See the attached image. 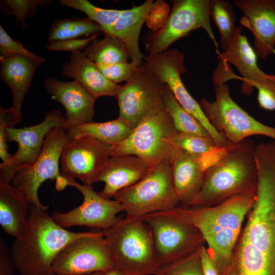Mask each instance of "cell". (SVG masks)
<instances>
[{"label": "cell", "mask_w": 275, "mask_h": 275, "mask_svg": "<svg viewBox=\"0 0 275 275\" xmlns=\"http://www.w3.org/2000/svg\"><path fill=\"white\" fill-rule=\"evenodd\" d=\"M103 33L100 26L89 18L58 19L51 26L47 41L50 43L56 41L78 39Z\"/></svg>", "instance_id": "obj_29"}, {"label": "cell", "mask_w": 275, "mask_h": 275, "mask_svg": "<svg viewBox=\"0 0 275 275\" xmlns=\"http://www.w3.org/2000/svg\"><path fill=\"white\" fill-rule=\"evenodd\" d=\"M6 128H9L7 125L0 121V157L2 160V163L8 162L12 156L8 150Z\"/></svg>", "instance_id": "obj_43"}, {"label": "cell", "mask_w": 275, "mask_h": 275, "mask_svg": "<svg viewBox=\"0 0 275 275\" xmlns=\"http://www.w3.org/2000/svg\"><path fill=\"white\" fill-rule=\"evenodd\" d=\"M141 218L152 231L161 267L189 256L205 243L199 231L184 215L180 206Z\"/></svg>", "instance_id": "obj_6"}, {"label": "cell", "mask_w": 275, "mask_h": 275, "mask_svg": "<svg viewBox=\"0 0 275 275\" xmlns=\"http://www.w3.org/2000/svg\"><path fill=\"white\" fill-rule=\"evenodd\" d=\"M177 132L164 110L140 123L121 143L110 146V155L136 156L153 167L171 158L174 148L166 140Z\"/></svg>", "instance_id": "obj_11"}, {"label": "cell", "mask_w": 275, "mask_h": 275, "mask_svg": "<svg viewBox=\"0 0 275 275\" xmlns=\"http://www.w3.org/2000/svg\"><path fill=\"white\" fill-rule=\"evenodd\" d=\"M30 203L11 183H0V225L6 233L18 239L28 225Z\"/></svg>", "instance_id": "obj_26"}, {"label": "cell", "mask_w": 275, "mask_h": 275, "mask_svg": "<svg viewBox=\"0 0 275 275\" xmlns=\"http://www.w3.org/2000/svg\"><path fill=\"white\" fill-rule=\"evenodd\" d=\"M170 158L152 167L142 179L115 195L114 200L122 204L126 216L141 218L180 206L174 186Z\"/></svg>", "instance_id": "obj_7"}, {"label": "cell", "mask_w": 275, "mask_h": 275, "mask_svg": "<svg viewBox=\"0 0 275 275\" xmlns=\"http://www.w3.org/2000/svg\"><path fill=\"white\" fill-rule=\"evenodd\" d=\"M164 100V110L170 116L177 132L211 138L204 127L179 104L167 85Z\"/></svg>", "instance_id": "obj_30"}, {"label": "cell", "mask_w": 275, "mask_h": 275, "mask_svg": "<svg viewBox=\"0 0 275 275\" xmlns=\"http://www.w3.org/2000/svg\"><path fill=\"white\" fill-rule=\"evenodd\" d=\"M256 189L235 196L211 207H182L180 209L197 228L219 275H227L232 264L243 221L252 209Z\"/></svg>", "instance_id": "obj_1"}, {"label": "cell", "mask_w": 275, "mask_h": 275, "mask_svg": "<svg viewBox=\"0 0 275 275\" xmlns=\"http://www.w3.org/2000/svg\"><path fill=\"white\" fill-rule=\"evenodd\" d=\"M64 177L66 179L67 186H73L81 193L83 202L68 212L54 211L52 213L53 220L62 227L85 226L94 230H102L113 225L120 217L118 214L124 212L121 203L115 200L103 198L93 189L92 186L81 185L73 179Z\"/></svg>", "instance_id": "obj_16"}, {"label": "cell", "mask_w": 275, "mask_h": 275, "mask_svg": "<svg viewBox=\"0 0 275 275\" xmlns=\"http://www.w3.org/2000/svg\"><path fill=\"white\" fill-rule=\"evenodd\" d=\"M95 64L107 80L116 84L128 81L138 67L131 62L112 64Z\"/></svg>", "instance_id": "obj_35"}, {"label": "cell", "mask_w": 275, "mask_h": 275, "mask_svg": "<svg viewBox=\"0 0 275 275\" xmlns=\"http://www.w3.org/2000/svg\"><path fill=\"white\" fill-rule=\"evenodd\" d=\"M233 5L243 15L240 24L254 35L257 57L275 55V0H235Z\"/></svg>", "instance_id": "obj_18"}, {"label": "cell", "mask_w": 275, "mask_h": 275, "mask_svg": "<svg viewBox=\"0 0 275 275\" xmlns=\"http://www.w3.org/2000/svg\"><path fill=\"white\" fill-rule=\"evenodd\" d=\"M82 52L91 61L98 64L126 63L130 59L125 44L111 35H105L100 39L95 38Z\"/></svg>", "instance_id": "obj_28"}, {"label": "cell", "mask_w": 275, "mask_h": 275, "mask_svg": "<svg viewBox=\"0 0 275 275\" xmlns=\"http://www.w3.org/2000/svg\"><path fill=\"white\" fill-rule=\"evenodd\" d=\"M66 124V117L56 109L48 112L37 124L22 128H6L7 141L16 142L18 148L8 162L1 163L0 183H11L17 172L33 165L41 154L48 133L54 128L65 129Z\"/></svg>", "instance_id": "obj_13"}, {"label": "cell", "mask_w": 275, "mask_h": 275, "mask_svg": "<svg viewBox=\"0 0 275 275\" xmlns=\"http://www.w3.org/2000/svg\"><path fill=\"white\" fill-rule=\"evenodd\" d=\"M115 268L110 251L100 230L86 233L68 243L56 258V274L87 275L105 272Z\"/></svg>", "instance_id": "obj_12"}, {"label": "cell", "mask_w": 275, "mask_h": 275, "mask_svg": "<svg viewBox=\"0 0 275 275\" xmlns=\"http://www.w3.org/2000/svg\"><path fill=\"white\" fill-rule=\"evenodd\" d=\"M145 62L156 76L166 84L179 104L206 129L214 141L225 146L228 141L215 129L207 118L200 104L190 94L181 78L186 72L184 54L174 48L144 57Z\"/></svg>", "instance_id": "obj_14"}, {"label": "cell", "mask_w": 275, "mask_h": 275, "mask_svg": "<svg viewBox=\"0 0 275 275\" xmlns=\"http://www.w3.org/2000/svg\"><path fill=\"white\" fill-rule=\"evenodd\" d=\"M10 54H18L32 58L41 64L45 62V58L35 54L26 49L21 42L12 39L0 25V58Z\"/></svg>", "instance_id": "obj_37"}, {"label": "cell", "mask_w": 275, "mask_h": 275, "mask_svg": "<svg viewBox=\"0 0 275 275\" xmlns=\"http://www.w3.org/2000/svg\"><path fill=\"white\" fill-rule=\"evenodd\" d=\"M69 141L66 130L57 127L46 135L42 150L37 161L31 167L17 172L11 184L22 193L33 204L47 210L38 197V190L46 180H58L61 176L59 161L64 146Z\"/></svg>", "instance_id": "obj_15"}, {"label": "cell", "mask_w": 275, "mask_h": 275, "mask_svg": "<svg viewBox=\"0 0 275 275\" xmlns=\"http://www.w3.org/2000/svg\"><path fill=\"white\" fill-rule=\"evenodd\" d=\"M98 35H94L84 38L71 39L56 41L49 43L46 48L50 51H69L72 53L81 51L97 38Z\"/></svg>", "instance_id": "obj_39"}, {"label": "cell", "mask_w": 275, "mask_h": 275, "mask_svg": "<svg viewBox=\"0 0 275 275\" xmlns=\"http://www.w3.org/2000/svg\"><path fill=\"white\" fill-rule=\"evenodd\" d=\"M171 3L172 10L163 25L144 39L149 55L168 50L175 42L200 28L205 31L218 52V45L210 23V0H174Z\"/></svg>", "instance_id": "obj_10"}, {"label": "cell", "mask_w": 275, "mask_h": 275, "mask_svg": "<svg viewBox=\"0 0 275 275\" xmlns=\"http://www.w3.org/2000/svg\"><path fill=\"white\" fill-rule=\"evenodd\" d=\"M166 141L173 147L197 157L225 147L217 144L211 138L178 132L166 139Z\"/></svg>", "instance_id": "obj_33"}, {"label": "cell", "mask_w": 275, "mask_h": 275, "mask_svg": "<svg viewBox=\"0 0 275 275\" xmlns=\"http://www.w3.org/2000/svg\"><path fill=\"white\" fill-rule=\"evenodd\" d=\"M62 5L85 13L88 17L97 23L105 35H108L123 10L107 9L97 7L88 0H59Z\"/></svg>", "instance_id": "obj_32"}, {"label": "cell", "mask_w": 275, "mask_h": 275, "mask_svg": "<svg viewBox=\"0 0 275 275\" xmlns=\"http://www.w3.org/2000/svg\"><path fill=\"white\" fill-rule=\"evenodd\" d=\"M200 256L203 275H219L218 270L211 260L205 245L201 246Z\"/></svg>", "instance_id": "obj_42"}, {"label": "cell", "mask_w": 275, "mask_h": 275, "mask_svg": "<svg viewBox=\"0 0 275 275\" xmlns=\"http://www.w3.org/2000/svg\"><path fill=\"white\" fill-rule=\"evenodd\" d=\"M151 167L136 156H111L96 180L104 183L100 195L111 199L120 190L142 179Z\"/></svg>", "instance_id": "obj_21"}, {"label": "cell", "mask_w": 275, "mask_h": 275, "mask_svg": "<svg viewBox=\"0 0 275 275\" xmlns=\"http://www.w3.org/2000/svg\"><path fill=\"white\" fill-rule=\"evenodd\" d=\"M248 215L238 248L275 263V162L258 166L255 201Z\"/></svg>", "instance_id": "obj_5"}, {"label": "cell", "mask_w": 275, "mask_h": 275, "mask_svg": "<svg viewBox=\"0 0 275 275\" xmlns=\"http://www.w3.org/2000/svg\"><path fill=\"white\" fill-rule=\"evenodd\" d=\"M105 272H94L92 274H87V275H104ZM56 275H72V274H56Z\"/></svg>", "instance_id": "obj_46"}, {"label": "cell", "mask_w": 275, "mask_h": 275, "mask_svg": "<svg viewBox=\"0 0 275 275\" xmlns=\"http://www.w3.org/2000/svg\"><path fill=\"white\" fill-rule=\"evenodd\" d=\"M62 72L64 76L73 78L96 99L101 96L116 98L122 86L107 80L82 51L71 53Z\"/></svg>", "instance_id": "obj_24"}, {"label": "cell", "mask_w": 275, "mask_h": 275, "mask_svg": "<svg viewBox=\"0 0 275 275\" xmlns=\"http://www.w3.org/2000/svg\"><path fill=\"white\" fill-rule=\"evenodd\" d=\"M2 80L10 89L13 102L10 109L20 119L25 96L31 85L34 74L41 63L32 58L10 54L0 58Z\"/></svg>", "instance_id": "obj_23"}, {"label": "cell", "mask_w": 275, "mask_h": 275, "mask_svg": "<svg viewBox=\"0 0 275 275\" xmlns=\"http://www.w3.org/2000/svg\"><path fill=\"white\" fill-rule=\"evenodd\" d=\"M155 4L153 0L123 10L119 18L108 35L117 37L127 46L131 62L139 66L143 63L145 56L141 51L139 40L141 29L149 12Z\"/></svg>", "instance_id": "obj_25"}, {"label": "cell", "mask_w": 275, "mask_h": 275, "mask_svg": "<svg viewBox=\"0 0 275 275\" xmlns=\"http://www.w3.org/2000/svg\"><path fill=\"white\" fill-rule=\"evenodd\" d=\"M227 275H237L236 269V268H235V264H234V263L233 262V260L232 266H231V268H230Z\"/></svg>", "instance_id": "obj_45"}, {"label": "cell", "mask_w": 275, "mask_h": 275, "mask_svg": "<svg viewBox=\"0 0 275 275\" xmlns=\"http://www.w3.org/2000/svg\"><path fill=\"white\" fill-rule=\"evenodd\" d=\"M256 144L246 139L228 142L224 154L205 172L203 186L188 207H211L257 189Z\"/></svg>", "instance_id": "obj_3"}, {"label": "cell", "mask_w": 275, "mask_h": 275, "mask_svg": "<svg viewBox=\"0 0 275 275\" xmlns=\"http://www.w3.org/2000/svg\"><path fill=\"white\" fill-rule=\"evenodd\" d=\"M201 248L183 259L161 267L155 275H203Z\"/></svg>", "instance_id": "obj_34"}, {"label": "cell", "mask_w": 275, "mask_h": 275, "mask_svg": "<svg viewBox=\"0 0 275 275\" xmlns=\"http://www.w3.org/2000/svg\"><path fill=\"white\" fill-rule=\"evenodd\" d=\"M132 130L122 120L118 118L103 122L92 121L86 123L67 130L66 132L69 141L87 136L110 147L123 142L129 135Z\"/></svg>", "instance_id": "obj_27"}, {"label": "cell", "mask_w": 275, "mask_h": 275, "mask_svg": "<svg viewBox=\"0 0 275 275\" xmlns=\"http://www.w3.org/2000/svg\"><path fill=\"white\" fill-rule=\"evenodd\" d=\"M170 161L174 186L180 206L188 207L203 186L205 170L199 157L176 148L173 149Z\"/></svg>", "instance_id": "obj_22"}, {"label": "cell", "mask_w": 275, "mask_h": 275, "mask_svg": "<svg viewBox=\"0 0 275 275\" xmlns=\"http://www.w3.org/2000/svg\"><path fill=\"white\" fill-rule=\"evenodd\" d=\"M254 88L258 90L257 99L260 107L268 111L275 109V74L257 82Z\"/></svg>", "instance_id": "obj_38"}, {"label": "cell", "mask_w": 275, "mask_h": 275, "mask_svg": "<svg viewBox=\"0 0 275 275\" xmlns=\"http://www.w3.org/2000/svg\"><path fill=\"white\" fill-rule=\"evenodd\" d=\"M12 13L15 16L16 22L24 26L26 19L34 15L38 6L43 7L51 3L50 1L44 0H7Z\"/></svg>", "instance_id": "obj_36"}, {"label": "cell", "mask_w": 275, "mask_h": 275, "mask_svg": "<svg viewBox=\"0 0 275 275\" xmlns=\"http://www.w3.org/2000/svg\"><path fill=\"white\" fill-rule=\"evenodd\" d=\"M86 232L68 231L57 224L47 210L30 204L26 233L11 245L15 269L20 275H55L52 266L57 256Z\"/></svg>", "instance_id": "obj_2"}, {"label": "cell", "mask_w": 275, "mask_h": 275, "mask_svg": "<svg viewBox=\"0 0 275 275\" xmlns=\"http://www.w3.org/2000/svg\"><path fill=\"white\" fill-rule=\"evenodd\" d=\"M104 275H124L116 268L111 269L104 273Z\"/></svg>", "instance_id": "obj_44"}, {"label": "cell", "mask_w": 275, "mask_h": 275, "mask_svg": "<svg viewBox=\"0 0 275 275\" xmlns=\"http://www.w3.org/2000/svg\"><path fill=\"white\" fill-rule=\"evenodd\" d=\"M15 267L7 245L0 238V275H13Z\"/></svg>", "instance_id": "obj_41"}, {"label": "cell", "mask_w": 275, "mask_h": 275, "mask_svg": "<svg viewBox=\"0 0 275 275\" xmlns=\"http://www.w3.org/2000/svg\"><path fill=\"white\" fill-rule=\"evenodd\" d=\"M100 231L115 268L124 275H155L161 267L152 231L141 218L120 216Z\"/></svg>", "instance_id": "obj_4"}, {"label": "cell", "mask_w": 275, "mask_h": 275, "mask_svg": "<svg viewBox=\"0 0 275 275\" xmlns=\"http://www.w3.org/2000/svg\"><path fill=\"white\" fill-rule=\"evenodd\" d=\"M209 14L216 26L221 37L223 51L227 48L237 26L233 5L225 0H210Z\"/></svg>", "instance_id": "obj_31"}, {"label": "cell", "mask_w": 275, "mask_h": 275, "mask_svg": "<svg viewBox=\"0 0 275 275\" xmlns=\"http://www.w3.org/2000/svg\"><path fill=\"white\" fill-rule=\"evenodd\" d=\"M166 85L144 62L119 91L118 118L131 130L145 119L164 111Z\"/></svg>", "instance_id": "obj_8"}, {"label": "cell", "mask_w": 275, "mask_h": 275, "mask_svg": "<svg viewBox=\"0 0 275 275\" xmlns=\"http://www.w3.org/2000/svg\"><path fill=\"white\" fill-rule=\"evenodd\" d=\"M169 5L163 1L158 0L151 9L146 19V24L152 31L160 29L164 24L170 13Z\"/></svg>", "instance_id": "obj_40"}, {"label": "cell", "mask_w": 275, "mask_h": 275, "mask_svg": "<svg viewBox=\"0 0 275 275\" xmlns=\"http://www.w3.org/2000/svg\"><path fill=\"white\" fill-rule=\"evenodd\" d=\"M214 89V101L202 98L199 103L211 124L228 142L236 143L256 135L275 141V127L257 120L238 105L231 97L227 84H219Z\"/></svg>", "instance_id": "obj_9"}, {"label": "cell", "mask_w": 275, "mask_h": 275, "mask_svg": "<svg viewBox=\"0 0 275 275\" xmlns=\"http://www.w3.org/2000/svg\"><path fill=\"white\" fill-rule=\"evenodd\" d=\"M242 31L241 26H237L226 50L217 53L220 62L231 63L237 68L241 75L238 79L242 81L241 92L248 95L255 83L270 78L272 74L265 73L259 67L257 55Z\"/></svg>", "instance_id": "obj_20"}, {"label": "cell", "mask_w": 275, "mask_h": 275, "mask_svg": "<svg viewBox=\"0 0 275 275\" xmlns=\"http://www.w3.org/2000/svg\"><path fill=\"white\" fill-rule=\"evenodd\" d=\"M44 87L66 110L65 130L93 121L96 99L76 81L65 82L48 77L44 80Z\"/></svg>", "instance_id": "obj_19"}, {"label": "cell", "mask_w": 275, "mask_h": 275, "mask_svg": "<svg viewBox=\"0 0 275 275\" xmlns=\"http://www.w3.org/2000/svg\"><path fill=\"white\" fill-rule=\"evenodd\" d=\"M110 157L109 147L96 139L87 136L74 139L62 151L61 174L92 186Z\"/></svg>", "instance_id": "obj_17"}]
</instances>
